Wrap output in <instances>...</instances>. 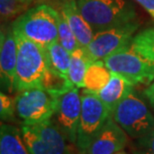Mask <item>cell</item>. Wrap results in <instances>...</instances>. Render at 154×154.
<instances>
[{"instance_id": "1", "label": "cell", "mask_w": 154, "mask_h": 154, "mask_svg": "<svg viewBox=\"0 0 154 154\" xmlns=\"http://www.w3.org/2000/svg\"><path fill=\"white\" fill-rule=\"evenodd\" d=\"M58 16L59 12L56 9L41 4L19 15L12 27L15 33L46 49L58 41Z\"/></svg>"}, {"instance_id": "2", "label": "cell", "mask_w": 154, "mask_h": 154, "mask_svg": "<svg viewBox=\"0 0 154 154\" xmlns=\"http://www.w3.org/2000/svg\"><path fill=\"white\" fill-rule=\"evenodd\" d=\"M76 2L94 32L136 20V10L129 0H76Z\"/></svg>"}, {"instance_id": "3", "label": "cell", "mask_w": 154, "mask_h": 154, "mask_svg": "<svg viewBox=\"0 0 154 154\" xmlns=\"http://www.w3.org/2000/svg\"><path fill=\"white\" fill-rule=\"evenodd\" d=\"M15 33V32H14ZM17 41V63L14 90L40 87L48 68L45 49L24 36L15 33Z\"/></svg>"}, {"instance_id": "4", "label": "cell", "mask_w": 154, "mask_h": 154, "mask_svg": "<svg viewBox=\"0 0 154 154\" xmlns=\"http://www.w3.org/2000/svg\"><path fill=\"white\" fill-rule=\"evenodd\" d=\"M103 61L110 71L124 77L134 86L149 85L154 81V61L138 52L131 43Z\"/></svg>"}, {"instance_id": "5", "label": "cell", "mask_w": 154, "mask_h": 154, "mask_svg": "<svg viewBox=\"0 0 154 154\" xmlns=\"http://www.w3.org/2000/svg\"><path fill=\"white\" fill-rule=\"evenodd\" d=\"M20 131L30 154H71L68 140L53 119L23 123Z\"/></svg>"}, {"instance_id": "6", "label": "cell", "mask_w": 154, "mask_h": 154, "mask_svg": "<svg viewBox=\"0 0 154 154\" xmlns=\"http://www.w3.org/2000/svg\"><path fill=\"white\" fill-rule=\"evenodd\" d=\"M113 120L132 138H139L154 129V115L133 89L112 113Z\"/></svg>"}, {"instance_id": "7", "label": "cell", "mask_w": 154, "mask_h": 154, "mask_svg": "<svg viewBox=\"0 0 154 154\" xmlns=\"http://www.w3.org/2000/svg\"><path fill=\"white\" fill-rule=\"evenodd\" d=\"M81 115L75 145L80 153L84 154L111 114L97 94L87 89L81 92Z\"/></svg>"}, {"instance_id": "8", "label": "cell", "mask_w": 154, "mask_h": 154, "mask_svg": "<svg viewBox=\"0 0 154 154\" xmlns=\"http://www.w3.org/2000/svg\"><path fill=\"white\" fill-rule=\"evenodd\" d=\"M57 104L58 96L41 87L24 89L18 92L15 97L16 113L26 124L52 119Z\"/></svg>"}, {"instance_id": "9", "label": "cell", "mask_w": 154, "mask_h": 154, "mask_svg": "<svg viewBox=\"0 0 154 154\" xmlns=\"http://www.w3.org/2000/svg\"><path fill=\"white\" fill-rule=\"evenodd\" d=\"M138 27L139 23L135 20L96 31L86 53L92 61L103 60L130 44Z\"/></svg>"}, {"instance_id": "10", "label": "cell", "mask_w": 154, "mask_h": 154, "mask_svg": "<svg viewBox=\"0 0 154 154\" xmlns=\"http://www.w3.org/2000/svg\"><path fill=\"white\" fill-rule=\"evenodd\" d=\"M80 88L74 87L58 97L57 109L54 114L56 123L68 142L76 144L77 132L81 115V93Z\"/></svg>"}, {"instance_id": "11", "label": "cell", "mask_w": 154, "mask_h": 154, "mask_svg": "<svg viewBox=\"0 0 154 154\" xmlns=\"http://www.w3.org/2000/svg\"><path fill=\"white\" fill-rule=\"evenodd\" d=\"M17 63V41L13 27L1 30L0 38V73L2 86L8 91L14 90Z\"/></svg>"}, {"instance_id": "12", "label": "cell", "mask_w": 154, "mask_h": 154, "mask_svg": "<svg viewBox=\"0 0 154 154\" xmlns=\"http://www.w3.org/2000/svg\"><path fill=\"white\" fill-rule=\"evenodd\" d=\"M127 133L109 117L84 154H114L126 146Z\"/></svg>"}, {"instance_id": "13", "label": "cell", "mask_w": 154, "mask_h": 154, "mask_svg": "<svg viewBox=\"0 0 154 154\" xmlns=\"http://www.w3.org/2000/svg\"><path fill=\"white\" fill-rule=\"evenodd\" d=\"M59 12L74 33L80 47L86 49L92 41L95 32L81 14L76 0H63Z\"/></svg>"}, {"instance_id": "14", "label": "cell", "mask_w": 154, "mask_h": 154, "mask_svg": "<svg viewBox=\"0 0 154 154\" xmlns=\"http://www.w3.org/2000/svg\"><path fill=\"white\" fill-rule=\"evenodd\" d=\"M134 89V85L127 81L124 77L112 72L108 83L97 92V96L104 103L112 116L117 105Z\"/></svg>"}, {"instance_id": "15", "label": "cell", "mask_w": 154, "mask_h": 154, "mask_svg": "<svg viewBox=\"0 0 154 154\" xmlns=\"http://www.w3.org/2000/svg\"><path fill=\"white\" fill-rule=\"evenodd\" d=\"M0 154H30L21 131L7 123H1L0 127Z\"/></svg>"}, {"instance_id": "16", "label": "cell", "mask_w": 154, "mask_h": 154, "mask_svg": "<svg viewBox=\"0 0 154 154\" xmlns=\"http://www.w3.org/2000/svg\"><path fill=\"white\" fill-rule=\"evenodd\" d=\"M112 72L105 65L103 60H95L89 64L84 77V88L97 93L111 78Z\"/></svg>"}, {"instance_id": "17", "label": "cell", "mask_w": 154, "mask_h": 154, "mask_svg": "<svg viewBox=\"0 0 154 154\" xmlns=\"http://www.w3.org/2000/svg\"><path fill=\"white\" fill-rule=\"evenodd\" d=\"M91 62L92 60L86 53V50L81 47L77 48L71 53L68 78L75 87L84 88V77L89 64Z\"/></svg>"}, {"instance_id": "18", "label": "cell", "mask_w": 154, "mask_h": 154, "mask_svg": "<svg viewBox=\"0 0 154 154\" xmlns=\"http://www.w3.org/2000/svg\"><path fill=\"white\" fill-rule=\"evenodd\" d=\"M45 52L47 57L48 68L68 77L71 53L67 51L58 41L49 45L45 49Z\"/></svg>"}, {"instance_id": "19", "label": "cell", "mask_w": 154, "mask_h": 154, "mask_svg": "<svg viewBox=\"0 0 154 154\" xmlns=\"http://www.w3.org/2000/svg\"><path fill=\"white\" fill-rule=\"evenodd\" d=\"M40 87L50 92L55 96L59 97L60 95L71 90L75 86L72 84L68 77L64 76L50 68H47L44 76L42 78Z\"/></svg>"}, {"instance_id": "20", "label": "cell", "mask_w": 154, "mask_h": 154, "mask_svg": "<svg viewBox=\"0 0 154 154\" xmlns=\"http://www.w3.org/2000/svg\"><path fill=\"white\" fill-rule=\"evenodd\" d=\"M131 45L144 56L154 61V26L145 28L135 34Z\"/></svg>"}, {"instance_id": "21", "label": "cell", "mask_w": 154, "mask_h": 154, "mask_svg": "<svg viewBox=\"0 0 154 154\" xmlns=\"http://www.w3.org/2000/svg\"><path fill=\"white\" fill-rule=\"evenodd\" d=\"M58 42L67 51H69L70 53L74 52L77 48L80 47L74 33L72 32L68 23L66 22V20L64 19V17L62 16V14L60 12H59V16H58Z\"/></svg>"}, {"instance_id": "22", "label": "cell", "mask_w": 154, "mask_h": 154, "mask_svg": "<svg viewBox=\"0 0 154 154\" xmlns=\"http://www.w3.org/2000/svg\"><path fill=\"white\" fill-rule=\"evenodd\" d=\"M27 8L20 0H0V14L2 21H8L20 15Z\"/></svg>"}, {"instance_id": "23", "label": "cell", "mask_w": 154, "mask_h": 154, "mask_svg": "<svg viewBox=\"0 0 154 154\" xmlns=\"http://www.w3.org/2000/svg\"><path fill=\"white\" fill-rule=\"evenodd\" d=\"M135 154H154V129L136 139Z\"/></svg>"}, {"instance_id": "24", "label": "cell", "mask_w": 154, "mask_h": 154, "mask_svg": "<svg viewBox=\"0 0 154 154\" xmlns=\"http://www.w3.org/2000/svg\"><path fill=\"white\" fill-rule=\"evenodd\" d=\"M15 100H12L10 96L5 94L4 92L0 93V115L2 120H10L14 117Z\"/></svg>"}, {"instance_id": "25", "label": "cell", "mask_w": 154, "mask_h": 154, "mask_svg": "<svg viewBox=\"0 0 154 154\" xmlns=\"http://www.w3.org/2000/svg\"><path fill=\"white\" fill-rule=\"evenodd\" d=\"M138 3L150 16L154 18V0H133Z\"/></svg>"}, {"instance_id": "26", "label": "cell", "mask_w": 154, "mask_h": 154, "mask_svg": "<svg viewBox=\"0 0 154 154\" xmlns=\"http://www.w3.org/2000/svg\"><path fill=\"white\" fill-rule=\"evenodd\" d=\"M144 95L147 98V100L149 101L150 106L152 107L153 111H154V81L147 86V88L144 91Z\"/></svg>"}, {"instance_id": "27", "label": "cell", "mask_w": 154, "mask_h": 154, "mask_svg": "<svg viewBox=\"0 0 154 154\" xmlns=\"http://www.w3.org/2000/svg\"><path fill=\"white\" fill-rule=\"evenodd\" d=\"M21 2L23 3V4H25L26 6H28L30 3H32L33 1H34V0H20Z\"/></svg>"}, {"instance_id": "28", "label": "cell", "mask_w": 154, "mask_h": 154, "mask_svg": "<svg viewBox=\"0 0 154 154\" xmlns=\"http://www.w3.org/2000/svg\"><path fill=\"white\" fill-rule=\"evenodd\" d=\"M114 154H126L125 152H123V151H118V152H116Z\"/></svg>"}]
</instances>
